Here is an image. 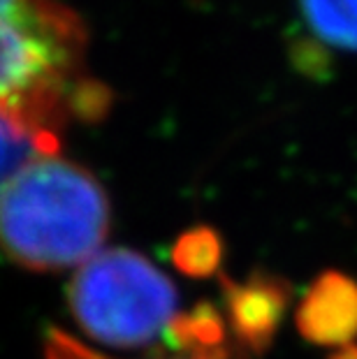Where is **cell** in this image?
<instances>
[{
    "instance_id": "cell-1",
    "label": "cell",
    "mask_w": 357,
    "mask_h": 359,
    "mask_svg": "<svg viewBox=\"0 0 357 359\" xmlns=\"http://www.w3.org/2000/svg\"><path fill=\"white\" fill-rule=\"evenodd\" d=\"M105 107L77 14L58 0H0V116L58 154L60 130Z\"/></svg>"
},
{
    "instance_id": "cell-2",
    "label": "cell",
    "mask_w": 357,
    "mask_h": 359,
    "mask_svg": "<svg viewBox=\"0 0 357 359\" xmlns=\"http://www.w3.org/2000/svg\"><path fill=\"white\" fill-rule=\"evenodd\" d=\"M107 234V193L70 160L37 154L0 186V250L24 269L81 266Z\"/></svg>"
},
{
    "instance_id": "cell-3",
    "label": "cell",
    "mask_w": 357,
    "mask_h": 359,
    "mask_svg": "<svg viewBox=\"0 0 357 359\" xmlns=\"http://www.w3.org/2000/svg\"><path fill=\"white\" fill-rule=\"evenodd\" d=\"M79 327L114 348L172 341L179 299L172 280L133 250H105L79 266L70 285Z\"/></svg>"
},
{
    "instance_id": "cell-4",
    "label": "cell",
    "mask_w": 357,
    "mask_h": 359,
    "mask_svg": "<svg viewBox=\"0 0 357 359\" xmlns=\"http://www.w3.org/2000/svg\"><path fill=\"white\" fill-rule=\"evenodd\" d=\"M297 327L316 346H351L357 336V280L341 271L318 276L297 309Z\"/></svg>"
},
{
    "instance_id": "cell-5",
    "label": "cell",
    "mask_w": 357,
    "mask_h": 359,
    "mask_svg": "<svg viewBox=\"0 0 357 359\" xmlns=\"http://www.w3.org/2000/svg\"><path fill=\"white\" fill-rule=\"evenodd\" d=\"M290 299V287L278 276L255 273L246 283L227 280V316L250 350H264L274 339Z\"/></svg>"
},
{
    "instance_id": "cell-6",
    "label": "cell",
    "mask_w": 357,
    "mask_h": 359,
    "mask_svg": "<svg viewBox=\"0 0 357 359\" xmlns=\"http://www.w3.org/2000/svg\"><path fill=\"white\" fill-rule=\"evenodd\" d=\"M316 37L337 49L357 51V0H299Z\"/></svg>"
},
{
    "instance_id": "cell-7",
    "label": "cell",
    "mask_w": 357,
    "mask_h": 359,
    "mask_svg": "<svg viewBox=\"0 0 357 359\" xmlns=\"http://www.w3.org/2000/svg\"><path fill=\"white\" fill-rule=\"evenodd\" d=\"M174 262L191 276H209L220 262V239L207 227L188 232L174 248Z\"/></svg>"
},
{
    "instance_id": "cell-8",
    "label": "cell",
    "mask_w": 357,
    "mask_h": 359,
    "mask_svg": "<svg viewBox=\"0 0 357 359\" xmlns=\"http://www.w3.org/2000/svg\"><path fill=\"white\" fill-rule=\"evenodd\" d=\"M37 154H49L40 142L17 128L12 121L0 116V186Z\"/></svg>"
},
{
    "instance_id": "cell-9",
    "label": "cell",
    "mask_w": 357,
    "mask_h": 359,
    "mask_svg": "<svg viewBox=\"0 0 357 359\" xmlns=\"http://www.w3.org/2000/svg\"><path fill=\"white\" fill-rule=\"evenodd\" d=\"M47 359H109L105 355H97L86 346H81L77 339H72L65 332H49L47 336V350H44ZM179 359H232L230 353L225 350H216V353H195V355H184Z\"/></svg>"
},
{
    "instance_id": "cell-10",
    "label": "cell",
    "mask_w": 357,
    "mask_h": 359,
    "mask_svg": "<svg viewBox=\"0 0 357 359\" xmlns=\"http://www.w3.org/2000/svg\"><path fill=\"white\" fill-rule=\"evenodd\" d=\"M330 359H357V346H355V343H351V346L339 348Z\"/></svg>"
}]
</instances>
